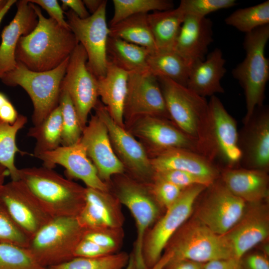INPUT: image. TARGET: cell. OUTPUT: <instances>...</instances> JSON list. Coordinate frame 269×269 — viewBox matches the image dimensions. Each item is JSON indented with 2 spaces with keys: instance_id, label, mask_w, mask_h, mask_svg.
I'll return each mask as SVG.
<instances>
[{
  "instance_id": "obj_20",
  "label": "cell",
  "mask_w": 269,
  "mask_h": 269,
  "mask_svg": "<svg viewBox=\"0 0 269 269\" xmlns=\"http://www.w3.org/2000/svg\"><path fill=\"white\" fill-rule=\"evenodd\" d=\"M269 234V218L263 206H254L246 211L240 220L222 235L232 258L242 260L250 249L264 241Z\"/></svg>"
},
{
  "instance_id": "obj_4",
  "label": "cell",
  "mask_w": 269,
  "mask_h": 269,
  "mask_svg": "<svg viewBox=\"0 0 269 269\" xmlns=\"http://www.w3.org/2000/svg\"><path fill=\"white\" fill-rule=\"evenodd\" d=\"M269 39V24L246 33L243 41L244 59L232 70V75L244 91L247 124L257 108L263 106L266 87L269 79V60L265 48Z\"/></svg>"
},
{
  "instance_id": "obj_40",
  "label": "cell",
  "mask_w": 269,
  "mask_h": 269,
  "mask_svg": "<svg viewBox=\"0 0 269 269\" xmlns=\"http://www.w3.org/2000/svg\"><path fill=\"white\" fill-rule=\"evenodd\" d=\"M29 237L13 221L0 199V243L27 248Z\"/></svg>"
},
{
  "instance_id": "obj_5",
  "label": "cell",
  "mask_w": 269,
  "mask_h": 269,
  "mask_svg": "<svg viewBox=\"0 0 269 269\" xmlns=\"http://www.w3.org/2000/svg\"><path fill=\"white\" fill-rule=\"evenodd\" d=\"M69 57L55 69L43 72L30 70L17 62L14 69L1 78L5 85L19 86L27 92L33 104L34 126L40 124L59 105L62 82Z\"/></svg>"
},
{
  "instance_id": "obj_35",
  "label": "cell",
  "mask_w": 269,
  "mask_h": 269,
  "mask_svg": "<svg viewBox=\"0 0 269 269\" xmlns=\"http://www.w3.org/2000/svg\"><path fill=\"white\" fill-rule=\"evenodd\" d=\"M225 22L246 34L269 24V0L239 8L227 16Z\"/></svg>"
},
{
  "instance_id": "obj_33",
  "label": "cell",
  "mask_w": 269,
  "mask_h": 269,
  "mask_svg": "<svg viewBox=\"0 0 269 269\" xmlns=\"http://www.w3.org/2000/svg\"><path fill=\"white\" fill-rule=\"evenodd\" d=\"M62 112L59 105L38 125L30 128L27 136L36 140L33 155L55 149L60 146Z\"/></svg>"
},
{
  "instance_id": "obj_39",
  "label": "cell",
  "mask_w": 269,
  "mask_h": 269,
  "mask_svg": "<svg viewBox=\"0 0 269 269\" xmlns=\"http://www.w3.org/2000/svg\"><path fill=\"white\" fill-rule=\"evenodd\" d=\"M0 269H49L41 266L25 248L0 243Z\"/></svg>"
},
{
  "instance_id": "obj_17",
  "label": "cell",
  "mask_w": 269,
  "mask_h": 269,
  "mask_svg": "<svg viewBox=\"0 0 269 269\" xmlns=\"http://www.w3.org/2000/svg\"><path fill=\"white\" fill-rule=\"evenodd\" d=\"M133 122L134 134L147 142L155 153L171 149H183L208 158L205 150L197 141L183 132L174 124L170 123L168 119L147 116L138 118Z\"/></svg>"
},
{
  "instance_id": "obj_3",
  "label": "cell",
  "mask_w": 269,
  "mask_h": 269,
  "mask_svg": "<svg viewBox=\"0 0 269 269\" xmlns=\"http://www.w3.org/2000/svg\"><path fill=\"white\" fill-rule=\"evenodd\" d=\"M19 180L52 218L77 217L85 203L86 187L44 166L19 169Z\"/></svg>"
},
{
  "instance_id": "obj_42",
  "label": "cell",
  "mask_w": 269,
  "mask_h": 269,
  "mask_svg": "<svg viewBox=\"0 0 269 269\" xmlns=\"http://www.w3.org/2000/svg\"><path fill=\"white\" fill-rule=\"evenodd\" d=\"M123 238V228L85 231L83 237L114 253L121 247Z\"/></svg>"
},
{
  "instance_id": "obj_32",
  "label": "cell",
  "mask_w": 269,
  "mask_h": 269,
  "mask_svg": "<svg viewBox=\"0 0 269 269\" xmlns=\"http://www.w3.org/2000/svg\"><path fill=\"white\" fill-rule=\"evenodd\" d=\"M147 66L148 71L157 78H166L187 87L190 68L174 50L150 53Z\"/></svg>"
},
{
  "instance_id": "obj_57",
  "label": "cell",
  "mask_w": 269,
  "mask_h": 269,
  "mask_svg": "<svg viewBox=\"0 0 269 269\" xmlns=\"http://www.w3.org/2000/svg\"><path fill=\"white\" fill-rule=\"evenodd\" d=\"M8 100L6 96L0 92V108Z\"/></svg>"
},
{
  "instance_id": "obj_29",
  "label": "cell",
  "mask_w": 269,
  "mask_h": 269,
  "mask_svg": "<svg viewBox=\"0 0 269 269\" xmlns=\"http://www.w3.org/2000/svg\"><path fill=\"white\" fill-rule=\"evenodd\" d=\"M185 17L178 7L147 14L148 23L157 50H173Z\"/></svg>"
},
{
  "instance_id": "obj_25",
  "label": "cell",
  "mask_w": 269,
  "mask_h": 269,
  "mask_svg": "<svg viewBox=\"0 0 269 269\" xmlns=\"http://www.w3.org/2000/svg\"><path fill=\"white\" fill-rule=\"evenodd\" d=\"M225 63L221 49H214L191 67L187 87L204 98L224 93L221 80L227 71Z\"/></svg>"
},
{
  "instance_id": "obj_43",
  "label": "cell",
  "mask_w": 269,
  "mask_h": 269,
  "mask_svg": "<svg viewBox=\"0 0 269 269\" xmlns=\"http://www.w3.org/2000/svg\"><path fill=\"white\" fill-rule=\"evenodd\" d=\"M149 186L157 203L165 210L176 201L184 189L169 182L156 178L152 179Z\"/></svg>"
},
{
  "instance_id": "obj_41",
  "label": "cell",
  "mask_w": 269,
  "mask_h": 269,
  "mask_svg": "<svg viewBox=\"0 0 269 269\" xmlns=\"http://www.w3.org/2000/svg\"><path fill=\"white\" fill-rule=\"evenodd\" d=\"M237 4L235 0H181L178 7L185 16L204 17L210 13Z\"/></svg>"
},
{
  "instance_id": "obj_53",
  "label": "cell",
  "mask_w": 269,
  "mask_h": 269,
  "mask_svg": "<svg viewBox=\"0 0 269 269\" xmlns=\"http://www.w3.org/2000/svg\"><path fill=\"white\" fill-rule=\"evenodd\" d=\"M83 1L87 10L93 14L99 9L104 0H84Z\"/></svg>"
},
{
  "instance_id": "obj_22",
  "label": "cell",
  "mask_w": 269,
  "mask_h": 269,
  "mask_svg": "<svg viewBox=\"0 0 269 269\" xmlns=\"http://www.w3.org/2000/svg\"><path fill=\"white\" fill-rule=\"evenodd\" d=\"M245 131L241 161L248 168L267 171L269 167V113L263 106L256 109Z\"/></svg>"
},
{
  "instance_id": "obj_6",
  "label": "cell",
  "mask_w": 269,
  "mask_h": 269,
  "mask_svg": "<svg viewBox=\"0 0 269 269\" xmlns=\"http://www.w3.org/2000/svg\"><path fill=\"white\" fill-rule=\"evenodd\" d=\"M85 232L77 217L54 218L30 238L26 249L41 266L49 268L74 258Z\"/></svg>"
},
{
  "instance_id": "obj_21",
  "label": "cell",
  "mask_w": 269,
  "mask_h": 269,
  "mask_svg": "<svg viewBox=\"0 0 269 269\" xmlns=\"http://www.w3.org/2000/svg\"><path fill=\"white\" fill-rule=\"evenodd\" d=\"M208 108L217 154L231 167L241 162L242 157L236 122L215 95L210 97Z\"/></svg>"
},
{
  "instance_id": "obj_12",
  "label": "cell",
  "mask_w": 269,
  "mask_h": 269,
  "mask_svg": "<svg viewBox=\"0 0 269 269\" xmlns=\"http://www.w3.org/2000/svg\"><path fill=\"white\" fill-rule=\"evenodd\" d=\"M87 55L79 43L70 55L61 88L68 93L83 129L98 100L97 79L87 66Z\"/></svg>"
},
{
  "instance_id": "obj_24",
  "label": "cell",
  "mask_w": 269,
  "mask_h": 269,
  "mask_svg": "<svg viewBox=\"0 0 269 269\" xmlns=\"http://www.w3.org/2000/svg\"><path fill=\"white\" fill-rule=\"evenodd\" d=\"M16 3V13L1 34L0 79L16 67L15 54L19 39L30 33L38 22L37 14L29 0H20Z\"/></svg>"
},
{
  "instance_id": "obj_37",
  "label": "cell",
  "mask_w": 269,
  "mask_h": 269,
  "mask_svg": "<svg viewBox=\"0 0 269 269\" xmlns=\"http://www.w3.org/2000/svg\"><path fill=\"white\" fill-rule=\"evenodd\" d=\"M130 255L124 252H117L95 258H74L49 269H125Z\"/></svg>"
},
{
  "instance_id": "obj_52",
  "label": "cell",
  "mask_w": 269,
  "mask_h": 269,
  "mask_svg": "<svg viewBox=\"0 0 269 269\" xmlns=\"http://www.w3.org/2000/svg\"><path fill=\"white\" fill-rule=\"evenodd\" d=\"M173 256L172 253L169 251H165L158 261L152 267L148 269H164Z\"/></svg>"
},
{
  "instance_id": "obj_14",
  "label": "cell",
  "mask_w": 269,
  "mask_h": 269,
  "mask_svg": "<svg viewBox=\"0 0 269 269\" xmlns=\"http://www.w3.org/2000/svg\"><path fill=\"white\" fill-rule=\"evenodd\" d=\"M0 199L17 225L30 238L52 218L20 180L0 189Z\"/></svg>"
},
{
  "instance_id": "obj_23",
  "label": "cell",
  "mask_w": 269,
  "mask_h": 269,
  "mask_svg": "<svg viewBox=\"0 0 269 269\" xmlns=\"http://www.w3.org/2000/svg\"><path fill=\"white\" fill-rule=\"evenodd\" d=\"M213 40V23L210 18L186 15L173 50L191 68L205 59Z\"/></svg>"
},
{
  "instance_id": "obj_34",
  "label": "cell",
  "mask_w": 269,
  "mask_h": 269,
  "mask_svg": "<svg viewBox=\"0 0 269 269\" xmlns=\"http://www.w3.org/2000/svg\"><path fill=\"white\" fill-rule=\"evenodd\" d=\"M27 122V118L21 114H18L12 124L0 120V163L8 169L11 180H19V169L15 164L14 159L17 152H23L17 146L16 136Z\"/></svg>"
},
{
  "instance_id": "obj_8",
  "label": "cell",
  "mask_w": 269,
  "mask_h": 269,
  "mask_svg": "<svg viewBox=\"0 0 269 269\" xmlns=\"http://www.w3.org/2000/svg\"><path fill=\"white\" fill-rule=\"evenodd\" d=\"M206 187L195 185L184 189L176 201L147 231L142 256L148 269L160 259L168 242L189 217L196 200Z\"/></svg>"
},
{
  "instance_id": "obj_55",
  "label": "cell",
  "mask_w": 269,
  "mask_h": 269,
  "mask_svg": "<svg viewBox=\"0 0 269 269\" xmlns=\"http://www.w3.org/2000/svg\"><path fill=\"white\" fill-rule=\"evenodd\" d=\"M8 175L9 173L8 169L0 163V189L4 184L5 178Z\"/></svg>"
},
{
  "instance_id": "obj_45",
  "label": "cell",
  "mask_w": 269,
  "mask_h": 269,
  "mask_svg": "<svg viewBox=\"0 0 269 269\" xmlns=\"http://www.w3.org/2000/svg\"><path fill=\"white\" fill-rule=\"evenodd\" d=\"M112 254L114 253L109 250L83 238L75 250L74 258H95Z\"/></svg>"
},
{
  "instance_id": "obj_15",
  "label": "cell",
  "mask_w": 269,
  "mask_h": 269,
  "mask_svg": "<svg viewBox=\"0 0 269 269\" xmlns=\"http://www.w3.org/2000/svg\"><path fill=\"white\" fill-rule=\"evenodd\" d=\"M246 203L224 184L217 185L198 211L196 220L215 233L224 235L243 216Z\"/></svg>"
},
{
  "instance_id": "obj_7",
  "label": "cell",
  "mask_w": 269,
  "mask_h": 269,
  "mask_svg": "<svg viewBox=\"0 0 269 269\" xmlns=\"http://www.w3.org/2000/svg\"><path fill=\"white\" fill-rule=\"evenodd\" d=\"M114 194L132 214L136 228V237L132 253L135 269H148L144 262L142 248L145 235L158 220L160 206L155 200L149 184L118 175Z\"/></svg>"
},
{
  "instance_id": "obj_1",
  "label": "cell",
  "mask_w": 269,
  "mask_h": 269,
  "mask_svg": "<svg viewBox=\"0 0 269 269\" xmlns=\"http://www.w3.org/2000/svg\"><path fill=\"white\" fill-rule=\"evenodd\" d=\"M31 3L38 22L30 33L19 39L15 59L33 71L51 70L70 56L79 42L69 28L45 17L40 7Z\"/></svg>"
},
{
  "instance_id": "obj_27",
  "label": "cell",
  "mask_w": 269,
  "mask_h": 269,
  "mask_svg": "<svg viewBox=\"0 0 269 269\" xmlns=\"http://www.w3.org/2000/svg\"><path fill=\"white\" fill-rule=\"evenodd\" d=\"M129 73L108 61L105 75L97 79L98 96L110 115L118 125L124 127V108Z\"/></svg>"
},
{
  "instance_id": "obj_18",
  "label": "cell",
  "mask_w": 269,
  "mask_h": 269,
  "mask_svg": "<svg viewBox=\"0 0 269 269\" xmlns=\"http://www.w3.org/2000/svg\"><path fill=\"white\" fill-rule=\"evenodd\" d=\"M36 157L43 162L44 166L53 169L56 165L62 166L69 176L82 181L86 187L110 190V186L99 176L80 140L69 146L60 145L54 150L40 153Z\"/></svg>"
},
{
  "instance_id": "obj_56",
  "label": "cell",
  "mask_w": 269,
  "mask_h": 269,
  "mask_svg": "<svg viewBox=\"0 0 269 269\" xmlns=\"http://www.w3.org/2000/svg\"><path fill=\"white\" fill-rule=\"evenodd\" d=\"M125 269H135L134 262L132 254L130 255L129 262Z\"/></svg>"
},
{
  "instance_id": "obj_30",
  "label": "cell",
  "mask_w": 269,
  "mask_h": 269,
  "mask_svg": "<svg viewBox=\"0 0 269 269\" xmlns=\"http://www.w3.org/2000/svg\"><path fill=\"white\" fill-rule=\"evenodd\" d=\"M150 53L143 47L118 38L109 37L108 61L129 73L148 71L147 58Z\"/></svg>"
},
{
  "instance_id": "obj_19",
  "label": "cell",
  "mask_w": 269,
  "mask_h": 269,
  "mask_svg": "<svg viewBox=\"0 0 269 269\" xmlns=\"http://www.w3.org/2000/svg\"><path fill=\"white\" fill-rule=\"evenodd\" d=\"M110 191L86 187L85 203L77 217L85 231L123 228L122 204Z\"/></svg>"
},
{
  "instance_id": "obj_31",
  "label": "cell",
  "mask_w": 269,
  "mask_h": 269,
  "mask_svg": "<svg viewBox=\"0 0 269 269\" xmlns=\"http://www.w3.org/2000/svg\"><path fill=\"white\" fill-rule=\"evenodd\" d=\"M110 36L143 47L150 53L157 50L147 14L132 15L110 26Z\"/></svg>"
},
{
  "instance_id": "obj_54",
  "label": "cell",
  "mask_w": 269,
  "mask_h": 269,
  "mask_svg": "<svg viewBox=\"0 0 269 269\" xmlns=\"http://www.w3.org/2000/svg\"><path fill=\"white\" fill-rule=\"evenodd\" d=\"M16 2L17 0H7L6 4L0 12V24L4 16L8 12L10 7Z\"/></svg>"
},
{
  "instance_id": "obj_49",
  "label": "cell",
  "mask_w": 269,
  "mask_h": 269,
  "mask_svg": "<svg viewBox=\"0 0 269 269\" xmlns=\"http://www.w3.org/2000/svg\"><path fill=\"white\" fill-rule=\"evenodd\" d=\"M245 266L248 269H269V262L266 256L254 254L247 257Z\"/></svg>"
},
{
  "instance_id": "obj_50",
  "label": "cell",
  "mask_w": 269,
  "mask_h": 269,
  "mask_svg": "<svg viewBox=\"0 0 269 269\" xmlns=\"http://www.w3.org/2000/svg\"><path fill=\"white\" fill-rule=\"evenodd\" d=\"M18 115L16 109L9 100L0 108V120L3 122L12 124L16 120Z\"/></svg>"
},
{
  "instance_id": "obj_58",
  "label": "cell",
  "mask_w": 269,
  "mask_h": 269,
  "mask_svg": "<svg viewBox=\"0 0 269 269\" xmlns=\"http://www.w3.org/2000/svg\"><path fill=\"white\" fill-rule=\"evenodd\" d=\"M7 0H0V12L6 4Z\"/></svg>"
},
{
  "instance_id": "obj_38",
  "label": "cell",
  "mask_w": 269,
  "mask_h": 269,
  "mask_svg": "<svg viewBox=\"0 0 269 269\" xmlns=\"http://www.w3.org/2000/svg\"><path fill=\"white\" fill-rule=\"evenodd\" d=\"M62 112L61 145L69 146L80 141L83 129L73 104L67 91L61 88L59 104Z\"/></svg>"
},
{
  "instance_id": "obj_16",
  "label": "cell",
  "mask_w": 269,
  "mask_h": 269,
  "mask_svg": "<svg viewBox=\"0 0 269 269\" xmlns=\"http://www.w3.org/2000/svg\"><path fill=\"white\" fill-rule=\"evenodd\" d=\"M80 140L104 182L110 186L113 176L124 173L125 166L114 150L107 128L96 114L91 116Z\"/></svg>"
},
{
  "instance_id": "obj_46",
  "label": "cell",
  "mask_w": 269,
  "mask_h": 269,
  "mask_svg": "<svg viewBox=\"0 0 269 269\" xmlns=\"http://www.w3.org/2000/svg\"><path fill=\"white\" fill-rule=\"evenodd\" d=\"M29 1L45 9L50 17L61 26L69 28L65 19L64 10L57 0H29Z\"/></svg>"
},
{
  "instance_id": "obj_9",
  "label": "cell",
  "mask_w": 269,
  "mask_h": 269,
  "mask_svg": "<svg viewBox=\"0 0 269 269\" xmlns=\"http://www.w3.org/2000/svg\"><path fill=\"white\" fill-rule=\"evenodd\" d=\"M107 4L104 0L99 9L85 18L79 17L70 9L65 12L69 28L86 51L87 68L97 79L103 77L107 69L110 26L106 20Z\"/></svg>"
},
{
  "instance_id": "obj_48",
  "label": "cell",
  "mask_w": 269,
  "mask_h": 269,
  "mask_svg": "<svg viewBox=\"0 0 269 269\" xmlns=\"http://www.w3.org/2000/svg\"><path fill=\"white\" fill-rule=\"evenodd\" d=\"M62 8L63 10L68 8L81 18H85L90 15L83 0H61Z\"/></svg>"
},
{
  "instance_id": "obj_11",
  "label": "cell",
  "mask_w": 269,
  "mask_h": 269,
  "mask_svg": "<svg viewBox=\"0 0 269 269\" xmlns=\"http://www.w3.org/2000/svg\"><path fill=\"white\" fill-rule=\"evenodd\" d=\"M94 109L95 114L106 125L114 150L125 168L130 170L135 179L150 183L154 172L143 145L125 127L114 122L101 102L98 101Z\"/></svg>"
},
{
  "instance_id": "obj_26",
  "label": "cell",
  "mask_w": 269,
  "mask_h": 269,
  "mask_svg": "<svg viewBox=\"0 0 269 269\" xmlns=\"http://www.w3.org/2000/svg\"><path fill=\"white\" fill-rule=\"evenodd\" d=\"M151 163L154 172L177 170L188 172L214 182L218 170L205 156L183 149H171L156 153Z\"/></svg>"
},
{
  "instance_id": "obj_2",
  "label": "cell",
  "mask_w": 269,
  "mask_h": 269,
  "mask_svg": "<svg viewBox=\"0 0 269 269\" xmlns=\"http://www.w3.org/2000/svg\"><path fill=\"white\" fill-rule=\"evenodd\" d=\"M166 109L174 125L197 141L212 161L217 154L210 120L208 102L187 87L169 79L157 78Z\"/></svg>"
},
{
  "instance_id": "obj_51",
  "label": "cell",
  "mask_w": 269,
  "mask_h": 269,
  "mask_svg": "<svg viewBox=\"0 0 269 269\" xmlns=\"http://www.w3.org/2000/svg\"><path fill=\"white\" fill-rule=\"evenodd\" d=\"M204 264L186 260L169 261L164 269H203Z\"/></svg>"
},
{
  "instance_id": "obj_36",
  "label": "cell",
  "mask_w": 269,
  "mask_h": 269,
  "mask_svg": "<svg viewBox=\"0 0 269 269\" xmlns=\"http://www.w3.org/2000/svg\"><path fill=\"white\" fill-rule=\"evenodd\" d=\"M113 3L114 14L109 26L132 15L173 8L172 1L169 0H113Z\"/></svg>"
},
{
  "instance_id": "obj_44",
  "label": "cell",
  "mask_w": 269,
  "mask_h": 269,
  "mask_svg": "<svg viewBox=\"0 0 269 269\" xmlns=\"http://www.w3.org/2000/svg\"><path fill=\"white\" fill-rule=\"evenodd\" d=\"M153 178L167 181L182 189L195 185H204L207 187L214 183L197 175L177 170L154 172Z\"/></svg>"
},
{
  "instance_id": "obj_13",
  "label": "cell",
  "mask_w": 269,
  "mask_h": 269,
  "mask_svg": "<svg viewBox=\"0 0 269 269\" xmlns=\"http://www.w3.org/2000/svg\"><path fill=\"white\" fill-rule=\"evenodd\" d=\"M147 116L170 118L158 79L149 71L130 73L124 120Z\"/></svg>"
},
{
  "instance_id": "obj_10",
  "label": "cell",
  "mask_w": 269,
  "mask_h": 269,
  "mask_svg": "<svg viewBox=\"0 0 269 269\" xmlns=\"http://www.w3.org/2000/svg\"><path fill=\"white\" fill-rule=\"evenodd\" d=\"M168 244L166 251L173 254L170 261L186 260L206 264L232 258L223 236L215 233L197 220L174 235Z\"/></svg>"
},
{
  "instance_id": "obj_28",
  "label": "cell",
  "mask_w": 269,
  "mask_h": 269,
  "mask_svg": "<svg viewBox=\"0 0 269 269\" xmlns=\"http://www.w3.org/2000/svg\"><path fill=\"white\" fill-rule=\"evenodd\" d=\"M222 178L225 186L246 202L259 203L269 195L267 171L230 167L223 171Z\"/></svg>"
},
{
  "instance_id": "obj_47",
  "label": "cell",
  "mask_w": 269,
  "mask_h": 269,
  "mask_svg": "<svg viewBox=\"0 0 269 269\" xmlns=\"http://www.w3.org/2000/svg\"><path fill=\"white\" fill-rule=\"evenodd\" d=\"M203 269H244V266L242 260L230 258L208 262Z\"/></svg>"
}]
</instances>
